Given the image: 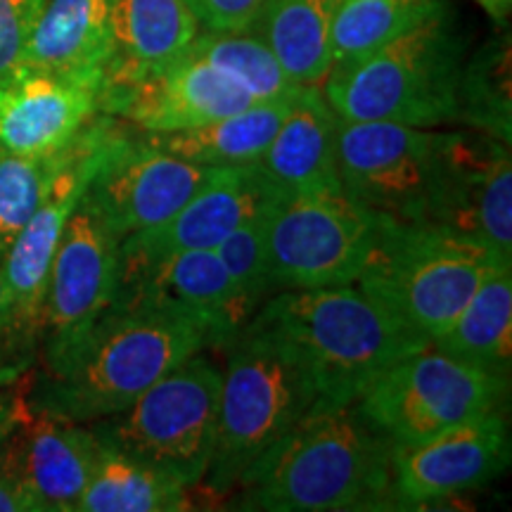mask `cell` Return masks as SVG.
Returning a JSON list of instances; mask_svg holds the SVG:
<instances>
[{
    "instance_id": "obj_20",
    "label": "cell",
    "mask_w": 512,
    "mask_h": 512,
    "mask_svg": "<svg viewBox=\"0 0 512 512\" xmlns=\"http://www.w3.org/2000/svg\"><path fill=\"white\" fill-rule=\"evenodd\" d=\"M339 117L320 86H302L283 124L254 166L283 200L339 192Z\"/></svg>"
},
{
    "instance_id": "obj_4",
    "label": "cell",
    "mask_w": 512,
    "mask_h": 512,
    "mask_svg": "<svg viewBox=\"0 0 512 512\" xmlns=\"http://www.w3.org/2000/svg\"><path fill=\"white\" fill-rule=\"evenodd\" d=\"M219 418L202 484L228 494L302 422L318 411V394L290 349L252 318L219 347Z\"/></svg>"
},
{
    "instance_id": "obj_13",
    "label": "cell",
    "mask_w": 512,
    "mask_h": 512,
    "mask_svg": "<svg viewBox=\"0 0 512 512\" xmlns=\"http://www.w3.org/2000/svg\"><path fill=\"white\" fill-rule=\"evenodd\" d=\"M117 306H145L190 320L219 349L254 318L216 249H192L152 261H121Z\"/></svg>"
},
{
    "instance_id": "obj_33",
    "label": "cell",
    "mask_w": 512,
    "mask_h": 512,
    "mask_svg": "<svg viewBox=\"0 0 512 512\" xmlns=\"http://www.w3.org/2000/svg\"><path fill=\"white\" fill-rule=\"evenodd\" d=\"M266 0H185L204 31H247Z\"/></svg>"
},
{
    "instance_id": "obj_12",
    "label": "cell",
    "mask_w": 512,
    "mask_h": 512,
    "mask_svg": "<svg viewBox=\"0 0 512 512\" xmlns=\"http://www.w3.org/2000/svg\"><path fill=\"white\" fill-rule=\"evenodd\" d=\"M121 238L88 195L69 216L50 264L41 332L43 354L69 344L110 309L119 287Z\"/></svg>"
},
{
    "instance_id": "obj_15",
    "label": "cell",
    "mask_w": 512,
    "mask_h": 512,
    "mask_svg": "<svg viewBox=\"0 0 512 512\" xmlns=\"http://www.w3.org/2000/svg\"><path fill=\"white\" fill-rule=\"evenodd\" d=\"M226 169L192 164L150 145L143 136H131L112 152L86 195L124 240L126 235L169 221Z\"/></svg>"
},
{
    "instance_id": "obj_2",
    "label": "cell",
    "mask_w": 512,
    "mask_h": 512,
    "mask_svg": "<svg viewBox=\"0 0 512 512\" xmlns=\"http://www.w3.org/2000/svg\"><path fill=\"white\" fill-rule=\"evenodd\" d=\"M309 375L318 408L354 406L401 358L430 344L361 285L280 290L254 313Z\"/></svg>"
},
{
    "instance_id": "obj_3",
    "label": "cell",
    "mask_w": 512,
    "mask_h": 512,
    "mask_svg": "<svg viewBox=\"0 0 512 512\" xmlns=\"http://www.w3.org/2000/svg\"><path fill=\"white\" fill-rule=\"evenodd\" d=\"M238 510L339 512L396 508L392 444L356 406L306 415L242 479Z\"/></svg>"
},
{
    "instance_id": "obj_14",
    "label": "cell",
    "mask_w": 512,
    "mask_h": 512,
    "mask_svg": "<svg viewBox=\"0 0 512 512\" xmlns=\"http://www.w3.org/2000/svg\"><path fill=\"white\" fill-rule=\"evenodd\" d=\"M510 465L503 411L482 415L415 444L392 446L396 508H427L494 482Z\"/></svg>"
},
{
    "instance_id": "obj_18",
    "label": "cell",
    "mask_w": 512,
    "mask_h": 512,
    "mask_svg": "<svg viewBox=\"0 0 512 512\" xmlns=\"http://www.w3.org/2000/svg\"><path fill=\"white\" fill-rule=\"evenodd\" d=\"M12 425L17 430L0 467L34 496L38 512H76L98 456L95 432L22 406Z\"/></svg>"
},
{
    "instance_id": "obj_10",
    "label": "cell",
    "mask_w": 512,
    "mask_h": 512,
    "mask_svg": "<svg viewBox=\"0 0 512 512\" xmlns=\"http://www.w3.org/2000/svg\"><path fill=\"white\" fill-rule=\"evenodd\" d=\"M128 138L131 131L126 121L102 112L95 114L64 147L46 197L5 252L3 273L8 283L12 328L22 351L31 349L41 332L48 273L64 226L98 171Z\"/></svg>"
},
{
    "instance_id": "obj_1",
    "label": "cell",
    "mask_w": 512,
    "mask_h": 512,
    "mask_svg": "<svg viewBox=\"0 0 512 512\" xmlns=\"http://www.w3.org/2000/svg\"><path fill=\"white\" fill-rule=\"evenodd\" d=\"M214 342L190 320L112 304L91 328L43 354L31 411L91 425L124 411L157 380Z\"/></svg>"
},
{
    "instance_id": "obj_7",
    "label": "cell",
    "mask_w": 512,
    "mask_h": 512,
    "mask_svg": "<svg viewBox=\"0 0 512 512\" xmlns=\"http://www.w3.org/2000/svg\"><path fill=\"white\" fill-rule=\"evenodd\" d=\"M494 264L501 261L482 242L446 228L387 219L356 285L377 294L432 344L465 309Z\"/></svg>"
},
{
    "instance_id": "obj_23",
    "label": "cell",
    "mask_w": 512,
    "mask_h": 512,
    "mask_svg": "<svg viewBox=\"0 0 512 512\" xmlns=\"http://www.w3.org/2000/svg\"><path fill=\"white\" fill-rule=\"evenodd\" d=\"M294 95L254 102L247 110L174 133H143V140L169 155L204 166H252L271 145Z\"/></svg>"
},
{
    "instance_id": "obj_32",
    "label": "cell",
    "mask_w": 512,
    "mask_h": 512,
    "mask_svg": "<svg viewBox=\"0 0 512 512\" xmlns=\"http://www.w3.org/2000/svg\"><path fill=\"white\" fill-rule=\"evenodd\" d=\"M46 0H0V88L27 67V50Z\"/></svg>"
},
{
    "instance_id": "obj_34",
    "label": "cell",
    "mask_w": 512,
    "mask_h": 512,
    "mask_svg": "<svg viewBox=\"0 0 512 512\" xmlns=\"http://www.w3.org/2000/svg\"><path fill=\"white\" fill-rule=\"evenodd\" d=\"M0 512H38L34 496L0 467Z\"/></svg>"
},
{
    "instance_id": "obj_35",
    "label": "cell",
    "mask_w": 512,
    "mask_h": 512,
    "mask_svg": "<svg viewBox=\"0 0 512 512\" xmlns=\"http://www.w3.org/2000/svg\"><path fill=\"white\" fill-rule=\"evenodd\" d=\"M3 259L5 254H0V351H8V349H19V342H17L15 328H12L10 297H8V283H5V273H3Z\"/></svg>"
},
{
    "instance_id": "obj_19",
    "label": "cell",
    "mask_w": 512,
    "mask_h": 512,
    "mask_svg": "<svg viewBox=\"0 0 512 512\" xmlns=\"http://www.w3.org/2000/svg\"><path fill=\"white\" fill-rule=\"evenodd\" d=\"M283 202L256 166H228L188 204L155 228L121 240V261H152L192 249H216L235 228Z\"/></svg>"
},
{
    "instance_id": "obj_22",
    "label": "cell",
    "mask_w": 512,
    "mask_h": 512,
    "mask_svg": "<svg viewBox=\"0 0 512 512\" xmlns=\"http://www.w3.org/2000/svg\"><path fill=\"white\" fill-rule=\"evenodd\" d=\"M112 12L114 0H46L31 34L24 72L105 74Z\"/></svg>"
},
{
    "instance_id": "obj_16",
    "label": "cell",
    "mask_w": 512,
    "mask_h": 512,
    "mask_svg": "<svg viewBox=\"0 0 512 512\" xmlns=\"http://www.w3.org/2000/svg\"><path fill=\"white\" fill-rule=\"evenodd\" d=\"M254 102L238 83L188 48L162 72L128 86L105 88L100 112L143 133H174L247 110Z\"/></svg>"
},
{
    "instance_id": "obj_26",
    "label": "cell",
    "mask_w": 512,
    "mask_h": 512,
    "mask_svg": "<svg viewBox=\"0 0 512 512\" xmlns=\"http://www.w3.org/2000/svg\"><path fill=\"white\" fill-rule=\"evenodd\" d=\"M188 486L98 439L93 475L76 512L188 510Z\"/></svg>"
},
{
    "instance_id": "obj_24",
    "label": "cell",
    "mask_w": 512,
    "mask_h": 512,
    "mask_svg": "<svg viewBox=\"0 0 512 512\" xmlns=\"http://www.w3.org/2000/svg\"><path fill=\"white\" fill-rule=\"evenodd\" d=\"M432 347L475 368L510 377L512 266L494 264L489 268L465 309L432 339Z\"/></svg>"
},
{
    "instance_id": "obj_31",
    "label": "cell",
    "mask_w": 512,
    "mask_h": 512,
    "mask_svg": "<svg viewBox=\"0 0 512 512\" xmlns=\"http://www.w3.org/2000/svg\"><path fill=\"white\" fill-rule=\"evenodd\" d=\"M273 207L259 211L216 247L235 290L256 311L275 294L268 264V211Z\"/></svg>"
},
{
    "instance_id": "obj_5",
    "label": "cell",
    "mask_w": 512,
    "mask_h": 512,
    "mask_svg": "<svg viewBox=\"0 0 512 512\" xmlns=\"http://www.w3.org/2000/svg\"><path fill=\"white\" fill-rule=\"evenodd\" d=\"M463 55V36L444 5L375 53L332 67L320 88L344 121L437 128L458 121Z\"/></svg>"
},
{
    "instance_id": "obj_27",
    "label": "cell",
    "mask_w": 512,
    "mask_h": 512,
    "mask_svg": "<svg viewBox=\"0 0 512 512\" xmlns=\"http://www.w3.org/2000/svg\"><path fill=\"white\" fill-rule=\"evenodd\" d=\"M444 5V0H342L330 31V69L375 53Z\"/></svg>"
},
{
    "instance_id": "obj_21",
    "label": "cell",
    "mask_w": 512,
    "mask_h": 512,
    "mask_svg": "<svg viewBox=\"0 0 512 512\" xmlns=\"http://www.w3.org/2000/svg\"><path fill=\"white\" fill-rule=\"evenodd\" d=\"M200 31L185 0H114L105 88L162 72L188 53Z\"/></svg>"
},
{
    "instance_id": "obj_11",
    "label": "cell",
    "mask_w": 512,
    "mask_h": 512,
    "mask_svg": "<svg viewBox=\"0 0 512 512\" xmlns=\"http://www.w3.org/2000/svg\"><path fill=\"white\" fill-rule=\"evenodd\" d=\"M387 219L339 192L292 197L268 211L275 292L356 283Z\"/></svg>"
},
{
    "instance_id": "obj_25",
    "label": "cell",
    "mask_w": 512,
    "mask_h": 512,
    "mask_svg": "<svg viewBox=\"0 0 512 512\" xmlns=\"http://www.w3.org/2000/svg\"><path fill=\"white\" fill-rule=\"evenodd\" d=\"M342 0H266L249 29L266 41L297 86L330 72V31Z\"/></svg>"
},
{
    "instance_id": "obj_6",
    "label": "cell",
    "mask_w": 512,
    "mask_h": 512,
    "mask_svg": "<svg viewBox=\"0 0 512 512\" xmlns=\"http://www.w3.org/2000/svg\"><path fill=\"white\" fill-rule=\"evenodd\" d=\"M458 140L460 131L339 119L342 192L394 223L437 226L456 169Z\"/></svg>"
},
{
    "instance_id": "obj_29",
    "label": "cell",
    "mask_w": 512,
    "mask_h": 512,
    "mask_svg": "<svg viewBox=\"0 0 512 512\" xmlns=\"http://www.w3.org/2000/svg\"><path fill=\"white\" fill-rule=\"evenodd\" d=\"M458 121L472 131L512 140L510 105V46L508 38L494 41L463 64L458 86Z\"/></svg>"
},
{
    "instance_id": "obj_28",
    "label": "cell",
    "mask_w": 512,
    "mask_h": 512,
    "mask_svg": "<svg viewBox=\"0 0 512 512\" xmlns=\"http://www.w3.org/2000/svg\"><path fill=\"white\" fill-rule=\"evenodd\" d=\"M190 53L219 69L223 76L235 81L256 102L287 98L297 86L285 72L278 57L266 41L252 29L247 31H200L192 41Z\"/></svg>"
},
{
    "instance_id": "obj_8",
    "label": "cell",
    "mask_w": 512,
    "mask_h": 512,
    "mask_svg": "<svg viewBox=\"0 0 512 512\" xmlns=\"http://www.w3.org/2000/svg\"><path fill=\"white\" fill-rule=\"evenodd\" d=\"M221 368L197 351L124 411L91 422L95 437L188 486L202 484L216 441Z\"/></svg>"
},
{
    "instance_id": "obj_36",
    "label": "cell",
    "mask_w": 512,
    "mask_h": 512,
    "mask_svg": "<svg viewBox=\"0 0 512 512\" xmlns=\"http://www.w3.org/2000/svg\"><path fill=\"white\" fill-rule=\"evenodd\" d=\"M475 3L486 12V15L494 17L496 22H505L512 8V0H475Z\"/></svg>"
},
{
    "instance_id": "obj_30",
    "label": "cell",
    "mask_w": 512,
    "mask_h": 512,
    "mask_svg": "<svg viewBox=\"0 0 512 512\" xmlns=\"http://www.w3.org/2000/svg\"><path fill=\"white\" fill-rule=\"evenodd\" d=\"M64 147L46 157H24L0 147V254L8 252L46 197Z\"/></svg>"
},
{
    "instance_id": "obj_17",
    "label": "cell",
    "mask_w": 512,
    "mask_h": 512,
    "mask_svg": "<svg viewBox=\"0 0 512 512\" xmlns=\"http://www.w3.org/2000/svg\"><path fill=\"white\" fill-rule=\"evenodd\" d=\"M100 74L22 72L0 88V147L24 157L60 152L100 114Z\"/></svg>"
},
{
    "instance_id": "obj_37",
    "label": "cell",
    "mask_w": 512,
    "mask_h": 512,
    "mask_svg": "<svg viewBox=\"0 0 512 512\" xmlns=\"http://www.w3.org/2000/svg\"><path fill=\"white\" fill-rule=\"evenodd\" d=\"M17 411H19V403L8 399V396H0V430L3 427H8L12 420L17 418Z\"/></svg>"
},
{
    "instance_id": "obj_9",
    "label": "cell",
    "mask_w": 512,
    "mask_h": 512,
    "mask_svg": "<svg viewBox=\"0 0 512 512\" xmlns=\"http://www.w3.org/2000/svg\"><path fill=\"white\" fill-rule=\"evenodd\" d=\"M510 377L444 354L432 344L401 358L354 406L392 446L415 444L503 411Z\"/></svg>"
}]
</instances>
